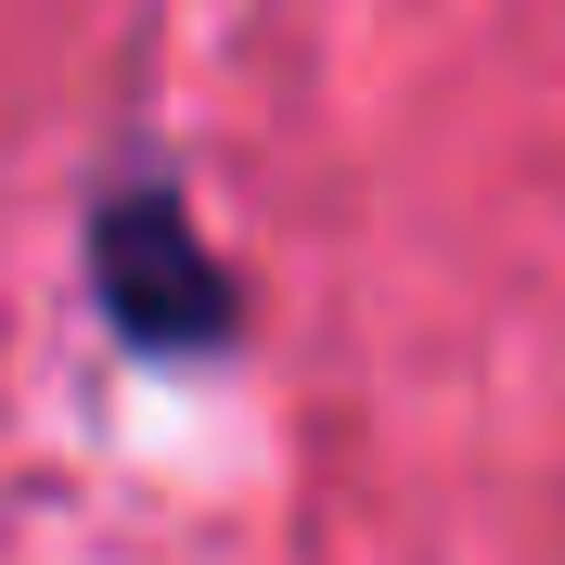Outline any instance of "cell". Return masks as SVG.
<instances>
[{
  "label": "cell",
  "instance_id": "cell-1",
  "mask_svg": "<svg viewBox=\"0 0 565 565\" xmlns=\"http://www.w3.org/2000/svg\"><path fill=\"white\" fill-rule=\"evenodd\" d=\"M104 296H116V321H129L141 348H206L218 321H232V296H218L206 245H193V218L168 193H129L104 218Z\"/></svg>",
  "mask_w": 565,
  "mask_h": 565
}]
</instances>
